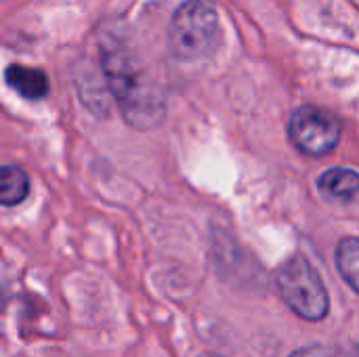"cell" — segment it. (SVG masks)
I'll return each mask as SVG.
<instances>
[{
  "label": "cell",
  "instance_id": "cell-1",
  "mask_svg": "<svg viewBox=\"0 0 359 357\" xmlns=\"http://www.w3.org/2000/svg\"><path fill=\"white\" fill-rule=\"evenodd\" d=\"M101 72L107 93L130 126L149 130L162 124L166 116L164 95L124 42L114 38L101 42Z\"/></svg>",
  "mask_w": 359,
  "mask_h": 357
},
{
  "label": "cell",
  "instance_id": "cell-7",
  "mask_svg": "<svg viewBox=\"0 0 359 357\" xmlns=\"http://www.w3.org/2000/svg\"><path fill=\"white\" fill-rule=\"evenodd\" d=\"M29 191V177L21 166L4 164L0 166V204L2 206H17L27 198Z\"/></svg>",
  "mask_w": 359,
  "mask_h": 357
},
{
  "label": "cell",
  "instance_id": "cell-5",
  "mask_svg": "<svg viewBox=\"0 0 359 357\" xmlns=\"http://www.w3.org/2000/svg\"><path fill=\"white\" fill-rule=\"evenodd\" d=\"M4 82L8 88H13L17 95H21L27 101H40L48 95V78L38 67H27L19 63H11L4 69Z\"/></svg>",
  "mask_w": 359,
  "mask_h": 357
},
{
  "label": "cell",
  "instance_id": "cell-8",
  "mask_svg": "<svg viewBox=\"0 0 359 357\" xmlns=\"http://www.w3.org/2000/svg\"><path fill=\"white\" fill-rule=\"evenodd\" d=\"M334 263H337V269L341 274V278L347 282V286L358 292L359 290V242L355 236H349V238H343L337 246V252H334Z\"/></svg>",
  "mask_w": 359,
  "mask_h": 357
},
{
  "label": "cell",
  "instance_id": "cell-9",
  "mask_svg": "<svg viewBox=\"0 0 359 357\" xmlns=\"http://www.w3.org/2000/svg\"><path fill=\"white\" fill-rule=\"evenodd\" d=\"M288 357H339L337 349L326 347V345H307L297 351H292Z\"/></svg>",
  "mask_w": 359,
  "mask_h": 357
},
{
  "label": "cell",
  "instance_id": "cell-4",
  "mask_svg": "<svg viewBox=\"0 0 359 357\" xmlns=\"http://www.w3.org/2000/svg\"><path fill=\"white\" fill-rule=\"evenodd\" d=\"M343 124L339 116L320 105H301L290 114L288 137L290 143L313 158L330 154L341 141Z\"/></svg>",
  "mask_w": 359,
  "mask_h": 357
},
{
  "label": "cell",
  "instance_id": "cell-3",
  "mask_svg": "<svg viewBox=\"0 0 359 357\" xmlns=\"http://www.w3.org/2000/svg\"><path fill=\"white\" fill-rule=\"evenodd\" d=\"M276 284L284 303L299 318L309 322H320L326 318L330 309L328 290L316 267L303 255H294L280 265Z\"/></svg>",
  "mask_w": 359,
  "mask_h": 357
},
{
  "label": "cell",
  "instance_id": "cell-2",
  "mask_svg": "<svg viewBox=\"0 0 359 357\" xmlns=\"http://www.w3.org/2000/svg\"><path fill=\"white\" fill-rule=\"evenodd\" d=\"M219 38V15L210 0H185L168 27V50L177 61L206 57Z\"/></svg>",
  "mask_w": 359,
  "mask_h": 357
},
{
  "label": "cell",
  "instance_id": "cell-6",
  "mask_svg": "<svg viewBox=\"0 0 359 357\" xmlns=\"http://www.w3.org/2000/svg\"><path fill=\"white\" fill-rule=\"evenodd\" d=\"M318 187L330 202H353L358 196L359 177L353 168H330L318 179Z\"/></svg>",
  "mask_w": 359,
  "mask_h": 357
}]
</instances>
